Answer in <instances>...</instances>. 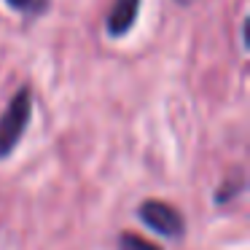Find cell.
<instances>
[{
    "mask_svg": "<svg viewBox=\"0 0 250 250\" xmlns=\"http://www.w3.org/2000/svg\"><path fill=\"white\" fill-rule=\"evenodd\" d=\"M242 186H245L242 178H237V183H229V180H226V183L218 188V194H215V205H226V202H231L234 196L242 191Z\"/></svg>",
    "mask_w": 250,
    "mask_h": 250,
    "instance_id": "obj_5",
    "label": "cell"
},
{
    "mask_svg": "<svg viewBox=\"0 0 250 250\" xmlns=\"http://www.w3.org/2000/svg\"><path fill=\"white\" fill-rule=\"evenodd\" d=\"M137 218L146 223L151 231L162 234L167 239H180L186 234V221L172 205L162 199H146L140 207H137Z\"/></svg>",
    "mask_w": 250,
    "mask_h": 250,
    "instance_id": "obj_2",
    "label": "cell"
},
{
    "mask_svg": "<svg viewBox=\"0 0 250 250\" xmlns=\"http://www.w3.org/2000/svg\"><path fill=\"white\" fill-rule=\"evenodd\" d=\"M11 8H17V11H24V8H30L33 6V0H6Z\"/></svg>",
    "mask_w": 250,
    "mask_h": 250,
    "instance_id": "obj_6",
    "label": "cell"
},
{
    "mask_svg": "<svg viewBox=\"0 0 250 250\" xmlns=\"http://www.w3.org/2000/svg\"><path fill=\"white\" fill-rule=\"evenodd\" d=\"M140 0H113V8L108 14V33L110 35H124L135 24Z\"/></svg>",
    "mask_w": 250,
    "mask_h": 250,
    "instance_id": "obj_3",
    "label": "cell"
},
{
    "mask_svg": "<svg viewBox=\"0 0 250 250\" xmlns=\"http://www.w3.org/2000/svg\"><path fill=\"white\" fill-rule=\"evenodd\" d=\"M119 250H162V248H159V245H153L151 239L140 237V234L124 231L119 237Z\"/></svg>",
    "mask_w": 250,
    "mask_h": 250,
    "instance_id": "obj_4",
    "label": "cell"
},
{
    "mask_svg": "<svg viewBox=\"0 0 250 250\" xmlns=\"http://www.w3.org/2000/svg\"><path fill=\"white\" fill-rule=\"evenodd\" d=\"M30 113H33V100H30V89H19L6 105L3 116H0V159H6L14 153L19 146L24 129L30 124Z\"/></svg>",
    "mask_w": 250,
    "mask_h": 250,
    "instance_id": "obj_1",
    "label": "cell"
}]
</instances>
